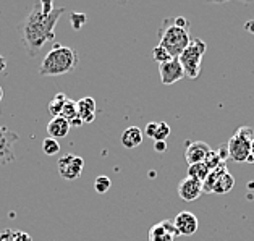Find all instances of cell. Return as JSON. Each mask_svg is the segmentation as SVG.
<instances>
[{
  "mask_svg": "<svg viewBox=\"0 0 254 241\" xmlns=\"http://www.w3.org/2000/svg\"><path fill=\"white\" fill-rule=\"evenodd\" d=\"M62 13H65L64 7L46 13L38 3L24 16V20L18 26V33L29 57H36L47 42L55 39V24L59 23Z\"/></svg>",
  "mask_w": 254,
  "mask_h": 241,
  "instance_id": "1",
  "label": "cell"
},
{
  "mask_svg": "<svg viewBox=\"0 0 254 241\" xmlns=\"http://www.w3.org/2000/svg\"><path fill=\"white\" fill-rule=\"evenodd\" d=\"M78 52L71 47H65L60 44H55L51 51L42 59V63L39 66V75L44 78L62 76L71 73L78 66Z\"/></svg>",
  "mask_w": 254,
  "mask_h": 241,
  "instance_id": "2",
  "label": "cell"
},
{
  "mask_svg": "<svg viewBox=\"0 0 254 241\" xmlns=\"http://www.w3.org/2000/svg\"><path fill=\"white\" fill-rule=\"evenodd\" d=\"M191 42L190 28H180L173 21V18L164 20L162 26L159 29V46L164 47L170 54L172 59H178L185 49Z\"/></svg>",
  "mask_w": 254,
  "mask_h": 241,
  "instance_id": "3",
  "label": "cell"
},
{
  "mask_svg": "<svg viewBox=\"0 0 254 241\" xmlns=\"http://www.w3.org/2000/svg\"><path fill=\"white\" fill-rule=\"evenodd\" d=\"M206 49L207 44L202 39H191L188 47L178 57L180 65H182L185 71V78L196 79L201 75V63L204 54H206Z\"/></svg>",
  "mask_w": 254,
  "mask_h": 241,
  "instance_id": "4",
  "label": "cell"
},
{
  "mask_svg": "<svg viewBox=\"0 0 254 241\" xmlns=\"http://www.w3.org/2000/svg\"><path fill=\"white\" fill-rule=\"evenodd\" d=\"M251 143H253V128L240 126L227 143L228 159L235 160V162H246V159L251 156Z\"/></svg>",
  "mask_w": 254,
  "mask_h": 241,
  "instance_id": "5",
  "label": "cell"
},
{
  "mask_svg": "<svg viewBox=\"0 0 254 241\" xmlns=\"http://www.w3.org/2000/svg\"><path fill=\"white\" fill-rule=\"evenodd\" d=\"M57 170L59 175L68 181L78 180L84 170V159L76 156V154H66V156L59 159Z\"/></svg>",
  "mask_w": 254,
  "mask_h": 241,
  "instance_id": "6",
  "label": "cell"
},
{
  "mask_svg": "<svg viewBox=\"0 0 254 241\" xmlns=\"http://www.w3.org/2000/svg\"><path fill=\"white\" fill-rule=\"evenodd\" d=\"M20 136L11 129L0 126V165H7L15 162V144Z\"/></svg>",
  "mask_w": 254,
  "mask_h": 241,
  "instance_id": "7",
  "label": "cell"
},
{
  "mask_svg": "<svg viewBox=\"0 0 254 241\" xmlns=\"http://www.w3.org/2000/svg\"><path fill=\"white\" fill-rule=\"evenodd\" d=\"M180 237L175 225H173V220L165 219L160 220L157 224H154L149 232H147V238L149 241H175V238Z\"/></svg>",
  "mask_w": 254,
  "mask_h": 241,
  "instance_id": "8",
  "label": "cell"
},
{
  "mask_svg": "<svg viewBox=\"0 0 254 241\" xmlns=\"http://www.w3.org/2000/svg\"><path fill=\"white\" fill-rule=\"evenodd\" d=\"M159 75H160V81L165 86L175 84L177 81H180L182 78H185V71L182 65H180L178 59H172L165 63L159 65Z\"/></svg>",
  "mask_w": 254,
  "mask_h": 241,
  "instance_id": "9",
  "label": "cell"
},
{
  "mask_svg": "<svg viewBox=\"0 0 254 241\" xmlns=\"http://www.w3.org/2000/svg\"><path fill=\"white\" fill-rule=\"evenodd\" d=\"M173 225H175L178 235H182V237H193L197 232V228H199V220H197L193 212L183 211L173 219Z\"/></svg>",
  "mask_w": 254,
  "mask_h": 241,
  "instance_id": "10",
  "label": "cell"
},
{
  "mask_svg": "<svg viewBox=\"0 0 254 241\" xmlns=\"http://www.w3.org/2000/svg\"><path fill=\"white\" fill-rule=\"evenodd\" d=\"M210 151L212 149H210V146L207 143H204V141H193V143H188V146H187L185 160H187L188 165L201 164L206 160Z\"/></svg>",
  "mask_w": 254,
  "mask_h": 241,
  "instance_id": "11",
  "label": "cell"
},
{
  "mask_svg": "<svg viewBox=\"0 0 254 241\" xmlns=\"http://www.w3.org/2000/svg\"><path fill=\"white\" fill-rule=\"evenodd\" d=\"M178 196L182 197L183 201L191 202V201H196L197 197H201L202 194V183L193 180L190 177H185L182 181L178 183Z\"/></svg>",
  "mask_w": 254,
  "mask_h": 241,
  "instance_id": "12",
  "label": "cell"
},
{
  "mask_svg": "<svg viewBox=\"0 0 254 241\" xmlns=\"http://www.w3.org/2000/svg\"><path fill=\"white\" fill-rule=\"evenodd\" d=\"M71 129V125L68 123L64 117H54V119L47 123V133H49V138H54V139H62L68 136Z\"/></svg>",
  "mask_w": 254,
  "mask_h": 241,
  "instance_id": "13",
  "label": "cell"
},
{
  "mask_svg": "<svg viewBox=\"0 0 254 241\" xmlns=\"http://www.w3.org/2000/svg\"><path fill=\"white\" fill-rule=\"evenodd\" d=\"M78 117L83 123H92L96 119V101L92 97H83L76 101Z\"/></svg>",
  "mask_w": 254,
  "mask_h": 241,
  "instance_id": "14",
  "label": "cell"
},
{
  "mask_svg": "<svg viewBox=\"0 0 254 241\" xmlns=\"http://www.w3.org/2000/svg\"><path fill=\"white\" fill-rule=\"evenodd\" d=\"M120 139H122L123 147H127V149H134V147H138L142 143V131H141V128H138V126L127 128L125 131H123Z\"/></svg>",
  "mask_w": 254,
  "mask_h": 241,
  "instance_id": "15",
  "label": "cell"
},
{
  "mask_svg": "<svg viewBox=\"0 0 254 241\" xmlns=\"http://www.w3.org/2000/svg\"><path fill=\"white\" fill-rule=\"evenodd\" d=\"M233 186H235V178L232 177V174L225 172V174L220 175L219 180L215 181L212 193H215V194H227V193H230V191L233 189Z\"/></svg>",
  "mask_w": 254,
  "mask_h": 241,
  "instance_id": "16",
  "label": "cell"
},
{
  "mask_svg": "<svg viewBox=\"0 0 254 241\" xmlns=\"http://www.w3.org/2000/svg\"><path fill=\"white\" fill-rule=\"evenodd\" d=\"M66 101H68V97H66V94H64V92H57V94L54 96V99L49 102V107H47L49 114L52 115V119H54V117H60L62 109H64Z\"/></svg>",
  "mask_w": 254,
  "mask_h": 241,
  "instance_id": "17",
  "label": "cell"
},
{
  "mask_svg": "<svg viewBox=\"0 0 254 241\" xmlns=\"http://www.w3.org/2000/svg\"><path fill=\"white\" fill-rule=\"evenodd\" d=\"M209 175V169L206 165H204V162L201 164H194V165H188V175L190 178H193V180L202 183L204 180H206V177Z\"/></svg>",
  "mask_w": 254,
  "mask_h": 241,
  "instance_id": "18",
  "label": "cell"
},
{
  "mask_svg": "<svg viewBox=\"0 0 254 241\" xmlns=\"http://www.w3.org/2000/svg\"><path fill=\"white\" fill-rule=\"evenodd\" d=\"M60 117H64V119L70 123L75 121V120H78L79 117H78V106H76V101H71V99H68V101L65 102V106H64V109H62V114H60Z\"/></svg>",
  "mask_w": 254,
  "mask_h": 241,
  "instance_id": "19",
  "label": "cell"
},
{
  "mask_svg": "<svg viewBox=\"0 0 254 241\" xmlns=\"http://www.w3.org/2000/svg\"><path fill=\"white\" fill-rule=\"evenodd\" d=\"M42 152L46 154V156H57V154L60 152V144L57 139L54 138H46L44 141H42Z\"/></svg>",
  "mask_w": 254,
  "mask_h": 241,
  "instance_id": "20",
  "label": "cell"
},
{
  "mask_svg": "<svg viewBox=\"0 0 254 241\" xmlns=\"http://www.w3.org/2000/svg\"><path fill=\"white\" fill-rule=\"evenodd\" d=\"M110 186H112V181H110V178L105 177V175L97 177L94 180V189H96V193H99V194L107 193V191L110 189Z\"/></svg>",
  "mask_w": 254,
  "mask_h": 241,
  "instance_id": "21",
  "label": "cell"
},
{
  "mask_svg": "<svg viewBox=\"0 0 254 241\" xmlns=\"http://www.w3.org/2000/svg\"><path fill=\"white\" fill-rule=\"evenodd\" d=\"M222 164H225V162H224V160L220 159L219 152H217V151H210V152H209V156L206 157V160H204V165L207 167V169H209V172L215 170L217 167H219V165H222Z\"/></svg>",
  "mask_w": 254,
  "mask_h": 241,
  "instance_id": "22",
  "label": "cell"
},
{
  "mask_svg": "<svg viewBox=\"0 0 254 241\" xmlns=\"http://www.w3.org/2000/svg\"><path fill=\"white\" fill-rule=\"evenodd\" d=\"M170 133H172V129L169 126V123H165V121L159 123L157 129H156V134H154V141H156V143L157 141H165L170 136Z\"/></svg>",
  "mask_w": 254,
  "mask_h": 241,
  "instance_id": "23",
  "label": "cell"
},
{
  "mask_svg": "<svg viewBox=\"0 0 254 241\" xmlns=\"http://www.w3.org/2000/svg\"><path fill=\"white\" fill-rule=\"evenodd\" d=\"M70 21H71L73 29L79 31L86 24V21H88V16H86L84 13H78V11H71V13H70Z\"/></svg>",
  "mask_w": 254,
  "mask_h": 241,
  "instance_id": "24",
  "label": "cell"
},
{
  "mask_svg": "<svg viewBox=\"0 0 254 241\" xmlns=\"http://www.w3.org/2000/svg\"><path fill=\"white\" fill-rule=\"evenodd\" d=\"M152 57H154V60H156L159 65H160V63H165V61H169V60H172L170 54L167 52L164 47H160V46L154 47V51H152Z\"/></svg>",
  "mask_w": 254,
  "mask_h": 241,
  "instance_id": "25",
  "label": "cell"
},
{
  "mask_svg": "<svg viewBox=\"0 0 254 241\" xmlns=\"http://www.w3.org/2000/svg\"><path fill=\"white\" fill-rule=\"evenodd\" d=\"M11 241H33V238H31V235L26 232L13 230V233H11Z\"/></svg>",
  "mask_w": 254,
  "mask_h": 241,
  "instance_id": "26",
  "label": "cell"
},
{
  "mask_svg": "<svg viewBox=\"0 0 254 241\" xmlns=\"http://www.w3.org/2000/svg\"><path fill=\"white\" fill-rule=\"evenodd\" d=\"M157 125H159V123H156V121H149V123H147L146 128H144L146 136H149V138H152V139H154V134H156Z\"/></svg>",
  "mask_w": 254,
  "mask_h": 241,
  "instance_id": "27",
  "label": "cell"
},
{
  "mask_svg": "<svg viewBox=\"0 0 254 241\" xmlns=\"http://www.w3.org/2000/svg\"><path fill=\"white\" fill-rule=\"evenodd\" d=\"M173 21H175V24H177V26H180V28H190V21L187 20V18H183V16L173 18Z\"/></svg>",
  "mask_w": 254,
  "mask_h": 241,
  "instance_id": "28",
  "label": "cell"
},
{
  "mask_svg": "<svg viewBox=\"0 0 254 241\" xmlns=\"http://www.w3.org/2000/svg\"><path fill=\"white\" fill-rule=\"evenodd\" d=\"M154 151L159 152V154H162L167 151V143L165 141H157V143H154Z\"/></svg>",
  "mask_w": 254,
  "mask_h": 241,
  "instance_id": "29",
  "label": "cell"
},
{
  "mask_svg": "<svg viewBox=\"0 0 254 241\" xmlns=\"http://www.w3.org/2000/svg\"><path fill=\"white\" fill-rule=\"evenodd\" d=\"M11 233H13V230H10V228L2 230L0 232V241H11Z\"/></svg>",
  "mask_w": 254,
  "mask_h": 241,
  "instance_id": "30",
  "label": "cell"
},
{
  "mask_svg": "<svg viewBox=\"0 0 254 241\" xmlns=\"http://www.w3.org/2000/svg\"><path fill=\"white\" fill-rule=\"evenodd\" d=\"M217 152H219V156H220V159H222V160H224V162L228 159V149H227V144L220 146L219 149H217Z\"/></svg>",
  "mask_w": 254,
  "mask_h": 241,
  "instance_id": "31",
  "label": "cell"
},
{
  "mask_svg": "<svg viewBox=\"0 0 254 241\" xmlns=\"http://www.w3.org/2000/svg\"><path fill=\"white\" fill-rule=\"evenodd\" d=\"M245 29L248 31V33H253L254 34V20H250L245 23Z\"/></svg>",
  "mask_w": 254,
  "mask_h": 241,
  "instance_id": "32",
  "label": "cell"
},
{
  "mask_svg": "<svg viewBox=\"0 0 254 241\" xmlns=\"http://www.w3.org/2000/svg\"><path fill=\"white\" fill-rule=\"evenodd\" d=\"M5 66H7V60H5L2 55H0V71H2Z\"/></svg>",
  "mask_w": 254,
  "mask_h": 241,
  "instance_id": "33",
  "label": "cell"
},
{
  "mask_svg": "<svg viewBox=\"0 0 254 241\" xmlns=\"http://www.w3.org/2000/svg\"><path fill=\"white\" fill-rule=\"evenodd\" d=\"M246 162H248V164H254V157H253V156H250V157L246 159Z\"/></svg>",
  "mask_w": 254,
  "mask_h": 241,
  "instance_id": "34",
  "label": "cell"
},
{
  "mask_svg": "<svg viewBox=\"0 0 254 241\" xmlns=\"http://www.w3.org/2000/svg\"><path fill=\"white\" fill-rule=\"evenodd\" d=\"M251 156L254 157V138H253V143H251Z\"/></svg>",
  "mask_w": 254,
  "mask_h": 241,
  "instance_id": "35",
  "label": "cell"
},
{
  "mask_svg": "<svg viewBox=\"0 0 254 241\" xmlns=\"http://www.w3.org/2000/svg\"><path fill=\"white\" fill-rule=\"evenodd\" d=\"M2 97H3V89L0 88V101H2Z\"/></svg>",
  "mask_w": 254,
  "mask_h": 241,
  "instance_id": "36",
  "label": "cell"
}]
</instances>
